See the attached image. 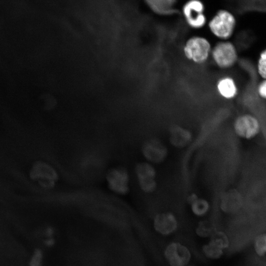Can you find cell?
Listing matches in <instances>:
<instances>
[{
  "instance_id": "cell-13",
  "label": "cell",
  "mask_w": 266,
  "mask_h": 266,
  "mask_svg": "<svg viewBox=\"0 0 266 266\" xmlns=\"http://www.w3.org/2000/svg\"><path fill=\"white\" fill-rule=\"evenodd\" d=\"M135 172L138 180L155 178L156 170L151 164L148 162H140L135 168Z\"/></svg>"
},
{
  "instance_id": "cell-12",
  "label": "cell",
  "mask_w": 266,
  "mask_h": 266,
  "mask_svg": "<svg viewBox=\"0 0 266 266\" xmlns=\"http://www.w3.org/2000/svg\"><path fill=\"white\" fill-rule=\"evenodd\" d=\"M129 175L123 169H116L112 173L111 183L113 189L121 194H126L129 190Z\"/></svg>"
},
{
  "instance_id": "cell-16",
  "label": "cell",
  "mask_w": 266,
  "mask_h": 266,
  "mask_svg": "<svg viewBox=\"0 0 266 266\" xmlns=\"http://www.w3.org/2000/svg\"><path fill=\"white\" fill-rule=\"evenodd\" d=\"M140 189L144 193H151L157 188V182L155 178L138 180Z\"/></svg>"
},
{
  "instance_id": "cell-10",
  "label": "cell",
  "mask_w": 266,
  "mask_h": 266,
  "mask_svg": "<svg viewBox=\"0 0 266 266\" xmlns=\"http://www.w3.org/2000/svg\"><path fill=\"white\" fill-rule=\"evenodd\" d=\"M169 140L174 147L182 148L185 147L191 142L192 135L187 130L175 127L170 131Z\"/></svg>"
},
{
  "instance_id": "cell-17",
  "label": "cell",
  "mask_w": 266,
  "mask_h": 266,
  "mask_svg": "<svg viewBox=\"0 0 266 266\" xmlns=\"http://www.w3.org/2000/svg\"><path fill=\"white\" fill-rule=\"evenodd\" d=\"M202 252L206 257L215 259L221 255V249L209 242L202 247Z\"/></svg>"
},
{
  "instance_id": "cell-22",
  "label": "cell",
  "mask_w": 266,
  "mask_h": 266,
  "mask_svg": "<svg viewBox=\"0 0 266 266\" xmlns=\"http://www.w3.org/2000/svg\"><path fill=\"white\" fill-rule=\"evenodd\" d=\"M199 198L195 193H192L187 199L188 203L191 205L195 201H196Z\"/></svg>"
},
{
  "instance_id": "cell-6",
  "label": "cell",
  "mask_w": 266,
  "mask_h": 266,
  "mask_svg": "<svg viewBox=\"0 0 266 266\" xmlns=\"http://www.w3.org/2000/svg\"><path fill=\"white\" fill-rule=\"evenodd\" d=\"M260 129L258 120L249 114H245L238 117L234 123L235 133L239 136L250 139L255 136Z\"/></svg>"
},
{
  "instance_id": "cell-11",
  "label": "cell",
  "mask_w": 266,
  "mask_h": 266,
  "mask_svg": "<svg viewBox=\"0 0 266 266\" xmlns=\"http://www.w3.org/2000/svg\"><path fill=\"white\" fill-rule=\"evenodd\" d=\"M178 0H144L154 12L163 15L171 14L175 10Z\"/></svg>"
},
{
  "instance_id": "cell-23",
  "label": "cell",
  "mask_w": 266,
  "mask_h": 266,
  "mask_svg": "<svg viewBox=\"0 0 266 266\" xmlns=\"http://www.w3.org/2000/svg\"></svg>"
},
{
  "instance_id": "cell-15",
  "label": "cell",
  "mask_w": 266,
  "mask_h": 266,
  "mask_svg": "<svg viewBox=\"0 0 266 266\" xmlns=\"http://www.w3.org/2000/svg\"><path fill=\"white\" fill-rule=\"evenodd\" d=\"M195 232L201 238L211 237L214 233L210 223L208 221L203 220L198 223Z\"/></svg>"
},
{
  "instance_id": "cell-1",
  "label": "cell",
  "mask_w": 266,
  "mask_h": 266,
  "mask_svg": "<svg viewBox=\"0 0 266 266\" xmlns=\"http://www.w3.org/2000/svg\"><path fill=\"white\" fill-rule=\"evenodd\" d=\"M213 45L210 39L200 33L192 34L184 41L182 48L185 59L191 63L202 66L210 60Z\"/></svg>"
},
{
  "instance_id": "cell-8",
  "label": "cell",
  "mask_w": 266,
  "mask_h": 266,
  "mask_svg": "<svg viewBox=\"0 0 266 266\" xmlns=\"http://www.w3.org/2000/svg\"><path fill=\"white\" fill-rule=\"evenodd\" d=\"M155 231L163 235L171 234L178 227V222L175 215L171 212H162L156 214L153 220Z\"/></svg>"
},
{
  "instance_id": "cell-2",
  "label": "cell",
  "mask_w": 266,
  "mask_h": 266,
  "mask_svg": "<svg viewBox=\"0 0 266 266\" xmlns=\"http://www.w3.org/2000/svg\"><path fill=\"white\" fill-rule=\"evenodd\" d=\"M235 26L233 15L227 10L220 9L208 20L206 27L219 40H228L233 33Z\"/></svg>"
},
{
  "instance_id": "cell-5",
  "label": "cell",
  "mask_w": 266,
  "mask_h": 266,
  "mask_svg": "<svg viewBox=\"0 0 266 266\" xmlns=\"http://www.w3.org/2000/svg\"><path fill=\"white\" fill-rule=\"evenodd\" d=\"M164 256L170 266H187L191 259L188 248L177 242H171L166 246Z\"/></svg>"
},
{
  "instance_id": "cell-7",
  "label": "cell",
  "mask_w": 266,
  "mask_h": 266,
  "mask_svg": "<svg viewBox=\"0 0 266 266\" xmlns=\"http://www.w3.org/2000/svg\"><path fill=\"white\" fill-rule=\"evenodd\" d=\"M141 151L143 157L151 163L161 164L167 158L168 149L160 140L151 139L143 145Z\"/></svg>"
},
{
  "instance_id": "cell-21",
  "label": "cell",
  "mask_w": 266,
  "mask_h": 266,
  "mask_svg": "<svg viewBox=\"0 0 266 266\" xmlns=\"http://www.w3.org/2000/svg\"><path fill=\"white\" fill-rule=\"evenodd\" d=\"M258 95L263 99L266 100V79H264L258 87Z\"/></svg>"
},
{
  "instance_id": "cell-18",
  "label": "cell",
  "mask_w": 266,
  "mask_h": 266,
  "mask_svg": "<svg viewBox=\"0 0 266 266\" xmlns=\"http://www.w3.org/2000/svg\"><path fill=\"white\" fill-rule=\"evenodd\" d=\"M257 70L259 75L263 79H266V48L260 54L257 63Z\"/></svg>"
},
{
  "instance_id": "cell-20",
  "label": "cell",
  "mask_w": 266,
  "mask_h": 266,
  "mask_svg": "<svg viewBox=\"0 0 266 266\" xmlns=\"http://www.w3.org/2000/svg\"><path fill=\"white\" fill-rule=\"evenodd\" d=\"M41 254L39 250H35L29 263L30 266H40L41 264Z\"/></svg>"
},
{
  "instance_id": "cell-3",
  "label": "cell",
  "mask_w": 266,
  "mask_h": 266,
  "mask_svg": "<svg viewBox=\"0 0 266 266\" xmlns=\"http://www.w3.org/2000/svg\"><path fill=\"white\" fill-rule=\"evenodd\" d=\"M205 5L202 0H187L182 5L181 13L188 28L200 31L206 27L208 19Z\"/></svg>"
},
{
  "instance_id": "cell-19",
  "label": "cell",
  "mask_w": 266,
  "mask_h": 266,
  "mask_svg": "<svg viewBox=\"0 0 266 266\" xmlns=\"http://www.w3.org/2000/svg\"><path fill=\"white\" fill-rule=\"evenodd\" d=\"M254 249L258 255H266V234H262L255 240Z\"/></svg>"
},
{
  "instance_id": "cell-14",
  "label": "cell",
  "mask_w": 266,
  "mask_h": 266,
  "mask_svg": "<svg viewBox=\"0 0 266 266\" xmlns=\"http://www.w3.org/2000/svg\"><path fill=\"white\" fill-rule=\"evenodd\" d=\"M190 206L193 213L199 217L205 215L209 208L208 201L204 199L200 198Z\"/></svg>"
},
{
  "instance_id": "cell-9",
  "label": "cell",
  "mask_w": 266,
  "mask_h": 266,
  "mask_svg": "<svg viewBox=\"0 0 266 266\" xmlns=\"http://www.w3.org/2000/svg\"><path fill=\"white\" fill-rule=\"evenodd\" d=\"M216 89L221 98L227 100L234 98L238 92L234 80L228 75L223 76L218 79L216 84Z\"/></svg>"
},
{
  "instance_id": "cell-4",
  "label": "cell",
  "mask_w": 266,
  "mask_h": 266,
  "mask_svg": "<svg viewBox=\"0 0 266 266\" xmlns=\"http://www.w3.org/2000/svg\"><path fill=\"white\" fill-rule=\"evenodd\" d=\"M238 54L234 45L229 40H219L213 45L210 61L217 67L228 69L236 63Z\"/></svg>"
}]
</instances>
